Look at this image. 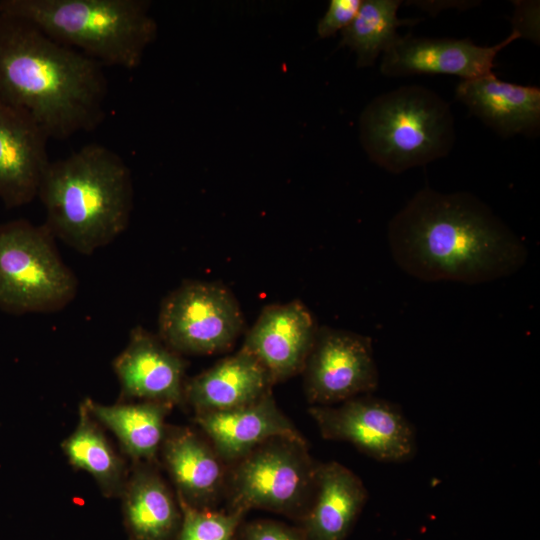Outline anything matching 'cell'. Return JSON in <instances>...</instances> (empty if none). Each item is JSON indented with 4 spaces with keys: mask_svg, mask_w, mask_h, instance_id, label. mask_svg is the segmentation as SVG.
Masks as SVG:
<instances>
[{
    "mask_svg": "<svg viewBox=\"0 0 540 540\" xmlns=\"http://www.w3.org/2000/svg\"><path fill=\"white\" fill-rule=\"evenodd\" d=\"M368 498L362 480L336 462L318 464L314 492L301 519L307 540H346Z\"/></svg>",
    "mask_w": 540,
    "mask_h": 540,
    "instance_id": "e0dca14e",
    "label": "cell"
},
{
    "mask_svg": "<svg viewBox=\"0 0 540 540\" xmlns=\"http://www.w3.org/2000/svg\"><path fill=\"white\" fill-rule=\"evenodd\" d=\"M195 421L226 462H236L272 438L304 439L278 408L271 392L235 409L197 412Z\"/></svg>",
    "mask_w": 540,
    "mask_h": 540,
    "instance_id": "9a60e30c",
    "label": "cell"
},
{
    "mask_svg": "<svg viewBox=\"0 0 540 540\" xmlns=\"http://www.w3.org/2000/svg\"><path fill=\"white\" fill-rule=\"evenodd\" d=\"M123 519L128 540H174L181 510L161 476L139 465L126 480Z\"/></svg>",
    "mask_w": 540,
    "mask_h": 540,
    "instance_id": "ffe728a7",
    "label": "cell"
},
{
    "mask_svg": "<svg viewBox=\"0 0 540 540\" xmlns=\"http://www.w3.org/2000/svg\"><path fill=\"white\" fill-rule=\"evenodd\" d=\"M113 368L126 398L158 402L170 407L184 401L186 363L157 334L136 326Z\"/></svg>",
    "mask_w": 540,
    "mask_h": 540,
    "instance_id": "5bb4252c",
    "label": "cell"
},
{
    "mask_svg": "<svg viewBox=\"0 0 540 540\" xmlns=\"http://www.w3.org/2000/svg\"><path fill=\"white\" fill-rule=\"evenodd\" d=\"M107 92L100 63L0 12V99L28 112L50 138L100 125Z\"/></svg>",
    "mask_w": 540,
    "mask_h": 540,
    "instance_id": "7a4b0ae2",
    "label": "cell"
},
{
    "mask_svg": "<svg viewBox=\"0 0 540 540\" xmlns=\"http://www.w3.org/2000/svg\"><path fill=\"white\" fill-rule=\"evenodd\" d=\"M273 383L259 361L240 348L185 382L184 401L197 412L223 411L253 403Z\"/></svg>",
    "mask_w": 540,
    "mask_h": 540,
    "instance_id": "ac0fdd59",
    "label": "cell"
},
{
    "mask_svg": "<svg viewBox=\"0 0 540 540\" xmlns=\"http://www.w3.org/2000/svg\"><path fill=\"white\" fill-rule=\"evenodd\" d=\"M362 0H331L324 16L317 24L320 38H328L345 29L355 18Z\"/></svg>",
    "mask_w": 540,
    "mask_h": 540,
    "instance_id": "d4e9b609",
    "label": "cell"
},
{
    "mask_svg": "<svg viewBox=\"0 0 540 540\" xmlns=\"http://www.w3.org/2000/svg\"><path fill=\"white\" fill-rule=\"evenodd\" d=\"M309 413L325 439L348 442L377 461L402 463L416 454L412 424L386 399L365 394L338 406H312Z\"/></svg>",
    "mask_w": 540,
    "mask_h": 540,
    "instance_id": "9c48e42d",
    "label": "cell"
},
{
    "mask_svg": "<svg viewBox=\"0 0 540 540\" xmlns=\"http://www.w3.org/2000/svg\"><path fill=\"white\" fill-rule=\"evenodd\" d=\"M520 37L512 30L505 40L488 47L469 39L400 36L383 53L380 71L388 77L448 74L474 79L492 73L498 52Z\"/></svg>",
    "mask_w": 540,
    "mask_h": 540,
    "instance_id": "7c38bea8",
    "label": "cell"
},
{
    "mask_svg": "<svg viewBox=\"0 0 540 540\" xmlns=\"http://www.w3.org/2000/svg\"><path fill=\"white\" fill-rule=\"evenodd\" d=\"M301 374L306 398L313 406H331L372 394L379 383L372 340L321 326Z\"/></svg>",
    "mask_w": 540,
    "mask_h": 540,
    "instance_id": "30bf717a",
    "label": "cell"
},
{
    "mask_svg": "<svg viewBox=\"0 0 540 540\" xmlns=\"http://www.w3.org/2000/svg\"><path fill=\"white\" fill-rule=\"evenodd\" d=\"M62 448L69 462L89 473L106 496L122 494L127 480L124 463L84 401L79 407L77 426L63 442Z\"/></svg>",
    "mask_w": 540,
    "mask_h": 540,
    "instance_id": "7402d4cb",
    "label": "cell"
},
{
    "mask_svg": "<svg viewBox=\"0 0 540 540\" xmlns=\"http://www.w3.org/2000/svg\"><path fill=\"white\" fill-rule=\"evenodd\" d=\"M145 0H2L0 12L22 17L54 40L104 66L136 68L157 35Z\"/></svg>",
    "mask_w": 540,
    "mask_h": 540,
    "instance_id": "277c9868",
    "label": "cell"
},
{
    "mask_svg": "<svg viewBox=\"0 0 540 540\" xmlns=\"http://www.w3.org/2000/svg\"><path fill=\"white\" fill-rule=\"evenodd\" d=\"M84 402L95 420L113 432L131 458L137 462L155 458L165 436L164 419L170 406L150 401L113 405L91 399Z\"/></svg>",
    "mask_w": 540,
    "mask_h": 540,
    "instance_id": "44dd1931",
    "label": "cell"
},
{
    "mask_svg": "<svg viewBox=\"0 0 540 540\" xmlns=\"http://www.w3.org/2000/svg\"><path fill=\"white\" fill-rule=\"evenodd\" d=\"M318 329L301 301L271 304L262 309L241 348L259 361L275 384L302 373Z\"/></svg>",
    "mask_w": 540,
    "mask_h": 540,
    "instance_id": "8fae6325",
    "label": "cell"
},
{
    "mask_svg": "<svg viewBox=\"0 0 540 540\" xmlns=\"http://www.w3.org/2000/svg\"><path fill=\"white\" fill-rule=\"evenodd\" d=\"M78 280L45 224H0V309L15 315L52 313L75 298Z\"/></svg>",
    "mask_w": 540,
    "mask_h": 540,
    "instance_id": "8992f818",
    "label": "cell"
},
{
    "mask_svg": "<svg viewBox=\"0 0 540 540\" xmlns=\"http://www.w3.org/2000/svg\"><path fill=\"white\" fill-rule=\"evenodd\" d=\"M165 466L177 495L200 509H212L225 481L222 458L195 432L172 428L161 445Z\"/></svg>",
    "mask_w": 540,
    "mask_h": 540,
    "instance_id": "d6986e66",
    "label": "cell"
},
{
    "mask_svg": "<svg viewBox=\"0 0 540 540\" xmlns=\"http://www.w3.org/2000/svg\"><path fill=\"white\" fill-rule=\"evenodd\" d=\"M177 501L181 510V523L174 540H234L244 513L196 508L178 495Z\"/></svg>",
    "mask_w": 540,
    "mask_h": 540,
    "instance_id": "cb8c5ba5",
    "label": "cell"
},
{
    "mask_svg": "<svg viewBox=\"0 0 540 540\" xmlns=\"http://www.w3.org/2000/svg\"><path fill=\"white\" fill-rule=\"evenodd\" d=\"M388 244L398 267L426 282H492L516 273L528 257L522 239L479 198L428 187L391 219Z\"/></svg>",
    "mask_w": 540,
    "mask_h": 540,
    "instance_id": "6da1fadb",
    "label": "cell"
},
{
    "mask_svg": "<svg viewBox=\"0 0 540 540\" xmlns=\"http://www.w3.org/2000/svg\"><path fill=\"white\" fill-rule=\"evenodd\" d=\"M243 329L239 303L220 283L187 280L160 305L157 335L181 355L225 352L233 347Z\"/></svg>",
    "mask_w": 540,
    "mask_h": 540,
    "instance_id": "ba28073f",
    "label": "cell"
},
{
    "mask_svg": "<svg viewBox=\"0 0 540 540\" xmlns=\"http://www.w3.org/2000/svg\"><path fill=\"white\" fill-rule=\"evenodd\" d=\"M400 5L399 0H364L353 21L341 31L340 45L355 52L358 67L372 66L398 40V27L417 23L418 19L397 17Z\"/></svg>",
    "mask_w": 540,
    "mask_h": 540,
    "instance_id": "603a6c76",
    "label": "cell"
},
{
    "mask_svg": "<svg viewBox=\"0 0 540 540\" xmlns=\"http://www.w3.org/2000/svg\"><path fill=\"white\" fill-rule=\"evenodd\" d=\"M241 540H307L301 528H294L281 522L256 520L244 525Z\"/></svg>",
    "mask_w": 540,
    "mask_h": 540,
    "instance_id": "484cf974",
    "label": "cell"
},
{
    "mask_svg": "<svg viewBox=\"0 0 540 540\" xmlns=\"http://www.w3.org/2000/svg\"><path fill=\"white\" fill-rule=\"evenodd\" d=\"M229 480L230 510L263 509L302 519L318 464L305 439L272 438L237 460Z\"/></svg>",
    "mask_w": 540,
    "mask_h": 540,
    "instance_id": "52a82bcc",
    "label": "cell"
},
{
    "mask_svg": "<svg viewBox=\"0 0 540 540\" xmlns=\"http://www.w3.org/2000/svg\"><path fill=\"white\" fill-rule=\"evenodd\" d=\"M359 130L368 157L391 173L446 156L455 140L450 105L417 85L374 98L360 116Z\"/></svg>",
    "mask_w": 540,
    "mask_h": 540,
    "instance_id": "5b68a950",
    "label": "cell"
},
{
    "mask_svg": "<svg viewBox=\"0 0 540 540\" xmlns=\"http://www.w3.org/2000/svg\"><path fill=\"white\" fill-rule=\"evenodd\" d=\"M49 138L28 112L0 99V199L7 208L38 197Z\"/></svg>",
    "mask_w": 540,
    "mask_h": 540,
    "instance_id": "4fadbf2b",
    "label": "cell"
},
{
    "mask_svg": "<svg viewBox=\"0 0 540 540\" xmlns=\"http://www.w3.org/2000/svg\"><path fill=\"white\" fill-rule=\"evenodd\" d=\"M38 197L54 237L89 255L126 230L133 208L131 172L116 152L90 143L49 163Z\"/></svg>",
    "mask_w": 540,
    "mask_h": 540,
    "instance_id": "3957f363",
    "label": "cell"
},
{
    "mask_svg": "<svg viewBox=\"0 0 540 540\" xmlns=\"http://www.w3.org/2000/svg\"><path fill=\"white\" fill-rule=\"evenodd\" d=\"M455 96L498 134H535L540 126V90L502 81L493 72L461 80Z\"/></svg>",
    "mask_w": 540,
    "mask_h": 540,
    "instance_id": "2e32d148",
    "label": "cell"
}]
</instances>
